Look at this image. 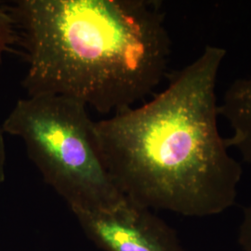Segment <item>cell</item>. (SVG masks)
Instances as JSON below:
<instances>
[{
  "label": "cell",
  "instance_id": "7a4b0ae2",
  "mask_svg": "<svg viewBox=\"0 0 251 251\" xmlns=\"http://www.w3.org/2000/svg\"><path fill=\"white\" fill-rule=\"evenodd\" d=\"M27 96L59 95L101 114L131 108L165 76L171 39L152 0H21Z\"/></svg>",
  "mask_w": 251,
  "mask_h": 251
},
{
  "label": "cell",
  "instance_id": "8992f818",
  "mask_svg": "<svg viewBox=\"0 0 251 251\" xmlns=\"http://www.w3.org/2000/svg\"><path fill=\"white\" fill-rule=\"evenodd\" d=\"M16 25L11 9L0 2V57L16 37Z\"/></svg>",
  "mask_w": 251,
  "mask_h": 251
},
{
  "label": "cell",
  "instance_id": "3957f363",
  "mask_svg": "<svg viewBox=\"0 0 251 251\" xmlns=\"http://www.w3.org/2000/svg\"><path fill=\"white\" fill-rule=\"evenodd\" d=\"M1 126L24 142L46 183L71 211L108 210L125 202L103 161L95 121L80 101L59 95L27 96Z\"/></svg>",
  "mask_w": 251,
  "mask_h": 251
},
{
  "label": "cell",
  "instance_id": "52a82bcc",
  "mask_svg": "<svg viewBox=\"0 0 251 251\" xmlns=\"http://www.w3.org/2000/svg\"><path fill=\"white\" fill-rule=\"evenodd\" d=\"M238 243L242 251H251V204L243 210L238 231Z\"/></svg>",
  "mask_w": 251,
  "mask_h": 251
},
{
  "label": "cell",
  "instance_id": "ba28073f",
  "mask_svg": "<svg viewBox=\"0 0 251 251\" xmlns=\"http://www.w3.org/2000/svg\"><path fill=\"white\" fill-rule=\"evenodd\" d=\"M3 134L4 131L0 126V184L6 179V149Z\"/></svg>",
  "mask_w": 251,
  "mask_h": 251
},
{
  "label": "cell",
  "instance_id": "277c9868",
  "mask_svg": "<svg viewBox=\"0 0 251 251\" xmlns=\"http://www.w3.org/2000/svg\"><path fill=\"white\" fill-rule=\"evenodd\" d=\"M72 213L86 236L102 251H184L172 227L127 198L112 209Z\"/></svg>",
  "mask_w": 251,
  "mask_h": 251
},
{
  "label": "cell",
  "instance_id": "5b68a950",
  "mask_svg": "<svg viewBox=\"0 0 251 251\" xmlns=\"http://www.w3.org/2000/svg\"><path fill=\"white\" fill-rule=\"evenodd\" d=\"M219 115L230 125L232 135L226 144L251 165V76L233 81L219 104Z\"/></svg>",
  "mask_w": 251,
  "mask_h": 251
},
{
  "label": "cell",
  "instance_id": "6da1fadb",
  "mask_svg": "<svg viewBox=\"0 0 251 251\" xmlns=\"http://www.w3.org/2000/svg\"><path fill=\"white\" fill-rule=\"evenodd\" d=\"M225 56L224 48L206 46L152 100L95 121L108 172L131 202L196 218L234 205L242 167L218 126Z\"/></svg>",
  "mask_w": 251,
  "mask_h": 251
}]
</instances>
